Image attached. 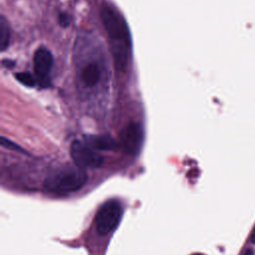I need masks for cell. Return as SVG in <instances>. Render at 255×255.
I'll use <instances>...</instances> for the list:
<instances>
[{"label":"cell","instance_id":"1","mask_svg":"<svg viewBox=\"0 0 255 255\" xmlns=\"http://www.w3.org/2000/svg\"><path fill=\"white\" fill-rule=\"evenodd\" d=\"M102 19L111 41L112 53L118 70L125 71L131 56V39L123 15L110 5L102 8Z\"/></svg>","mask_w":255,"mask_h":255},{"label":"cell","instance_id":"2","mask_svg":"<svg viewBox=\"0 0 255 255\" xmlns=\"http://www.w3.org/2000/svg\"><path fill=\"white\" fill-rule=\"evenodd\" d=\"M87 178L83 168L77 165H66L49 173L45 178L44 186L53 192H71L82 188Z\"/></svg>","mask_w":255,"mask_h":255},{"label":"cell","instance_id":"3","mask_svg":"<svg viewBox=\"0 0 255 255\" xmlns=\"http://www.w3.org/2000/svg\"><path fill=\"white\" fill-rule=\"evenodd\" d=\"M123 216V207L118 200L111 199L105 202L97 212L95 222L99 234L108 235L119 225Z\"/></svg>","mask_w":255,"mask_h":255},{"label":"cell","instance_id":"4","mask_svg":"<svg viewBox=\"0 0 255 255\" xmlns=\"http://www.w3.org/2000/svg\"><path fill=\"white\" fill-rule=\"evenodd\" d=\"M71 157L81 168H96L103 164L104 157L85 141L74 140L70 147Z\"/></svg>","mask_w":255,"mask_h":255},{"label":"cell","instance_id":"5","mask_svg":"<svg viewBox=\"0 0 255 255\" xmlns=\"http://www.w3.org/2000/svg\"><path fill=\"white\" fill-rule=\"evenodd\" d=\"M120 137L124 150L130 155H135L143 142V128L139 123L131 122L124 127Z\"/></svg>","mask_w":255,"mask_h":255},{"label":"cell","instance_id":"6","mask_svg":"<svg viewBox=\"0 0 255 255\" xmlns=\"http://www.w3.org/2000/svg\"><path fill=\"white\" fill-rule=\"evenodd\" d=\"M33 66L37 82L43 88L50 84V72L53 67V55L45 46L39 47L34 53Z\"/></svg>","mask_w":255,"mask_h":255},{"label":"cell","instance_id":"7","mask_svg":"<svg viewBox=\"0 0 255 255\" xmlns=\"http://www.w3.org/2000/svg\"><path fill=\"white\" fill-rule=\"evenodd\" d=\"M96 150H114L118 147L117 141L109 134H90L84 140Z\"/></svg>","mask_w":255,"mask_h":255},{"label":"cell","instance_id":"8","mask_svg":"<svg viewBox=\"0 0 255 255\" xmlns=\"http://www.w3.org/2000/svg\"><path fill=\"white\" fill-rule=\"evenodd\" d=\"M101 79V70L96 63L88 64L81 72V80L82 82L88 86L93 87Z\"/></svg>","mask_w":255,"mask_h":255},{"label":"cell","instance_id":"9","mask_svg":"<svg viewBox=\"0 0 255 255\" xmlns=\"http://www.w3.org/2000/svg\"><path fill=\"white\" fill-rule=\"evenodd\" d=\"M10 27L8 21L4 16L0 17V49L4 51L8 48L10 43Z\"/></svg>","mask_w":255,"mask_h":255},{"label":"cell","instance_id":"10","mask_svg":"<svg viewBox=\"0 0 255 255\" xmlns=\"http://www.w3.org/2000/svg\"><path fill=\"white\" fill-rule=\"evenodd\" d=\"M15 78L26 87H34L37 83L36 76H33L30 72H20L15 74Z\"/></svg>","mask_w":255,"mask_h":255},{"label":"cell","instance_id":"11","mask_svg":"<svg viewBox=\"0 0 255 255\" xmlns=\"http://www.w3.org/2000/svg\"><path fill=\"white\" fill-rule=\"evenodd\" d=\"M1 144L3 146H5L6 148L17 150V151H21V152H25V150H23V148H21V146H19L18 144H16L15 142L11 141L10 139H8V138H6L4 136L1 137Z\"/></svg>","mask_w":255,"mask_h":255},{"label":"cell","instance_id":"12","mask_svg":"<svg viewBox=\"0 0 255 255\" xmlns=\"http://www.w3.org/2000/svg\"><path fill=\"white\" fill-rule=\"evenodd\" d=\"M58 20H59V24L64 28L68 27L71 23V17L67 13H61L58 17Z\"/></svg>","mask_w":255,"mask_h":255},{"label":"cell","instance_id":"13","mask_svg":"<svg viewBox=\"0 0 255 255\" xmlns=\"http://www.w3.org/2000/svg\"><path fill=\"white\" fill-rule=\"evenodd\" d=\"M2 64H3V66H5L6 68H9V69H11V68H13L14 66H15V61H13V60H8V59H5V60H3V62H2Z\"/></svg>","mask_w":255,"mask_h":255},{"label":"cell","instance_id":"14","mask_svg":"<svg viewBox=\"0 0 255 255\" xmlns=\"http://www.w3.org/2000/svg\"><path fill=\"white\" fill-rule=\"evenodd\" d=\"M251 241H252L253 243H255V227H254V230H253L252 235H251Z\"/></svg>","mask_w":255,"mask_h":255},{"label":"cell","instance_id":"15","mask_svg":"<svg viewBox=\"0 0 255 255\" xmlns=\"http://www.w3.org/2000/svg\"><path fill=\"white\" fill-rule=\"evenodd\" d=\"M245 255H252V252H251V251H248Z\"/></svg>","mask_w":255,"mask_h":255},{"label":"cell","instance_id":"16","mask_svg":"<svg viewBox=\"0 0 255 255\" xmlns=\"http://www.w3.org/2000/svg\"><path fill=\"white\" fill-rule=\"evenodd\" d=\"M193 255H202V254H198V253H196V254H193Z\"/></svg>","mask_w":255,"mask_h":255}]
</instances>
